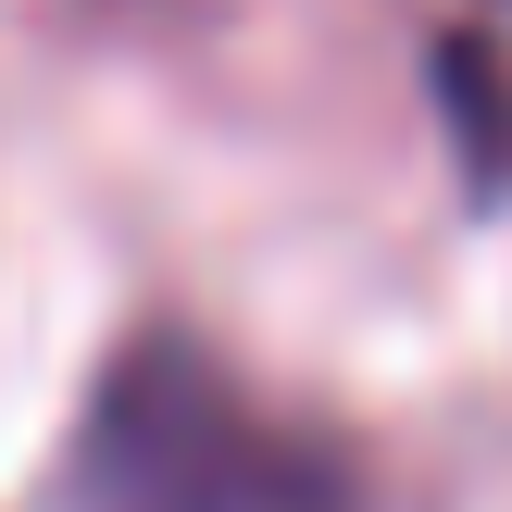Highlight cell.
I'll use <instances>...</instances> for the list:
<instances>
[{
    "label": "cell",
    "instance_id": "cell-2",
    "mask_svg": "<svg viewBox=\"0 0 512 512\" xmlns=\"http://www.w3.org/2000/svg\"><path fill=\"white\" fill-rule=\"evenodd\" d=\"M425 88H438L463 200H512V0H463L425 38Z\"/></svg>",
    "mask_w": 512,
    "mask_h": 512
},
{
    "label": "cell",
    "instance_id": "cell-1",
    "mask_svg": "<svg viewBox=\"0 0 512 512\" xmlns=\"http://www.w3.org/2000/svg\"><path fill=\"white\" fill-rule=\"evenodd\" d=\"M50 512H375V488L325 425L275 413L188 325H138L75 400Z\"/></svg>",
    "mask_w": 512,
    "mask_h": 512
}]
</instances>
